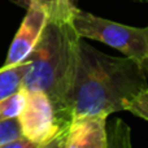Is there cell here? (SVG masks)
Returning <instances> with one entry per match:
<instances>
[{"label": "cell", "instance_id": "1", "mask_svg": "<svg viewBox=\"0 0 148 148\" xmlns=\"http://www.w3.org/2000/svg\"><path fill=\"white\" fill-rule=\"evenodd\" d=\"M147 87L140 62L127 56H109L81 40L72 90V118L125 110L126 104Z\"/></svg>", "mask_w": 148, "mask_h": 148}, {"label": "cell", "instance_id": "2", "mask_svg": "<svg viewBox=\"0 0 148 148\" xmlns=\"http://www.w3.org/2000/svg\"><path fill=\"white\" fill-rule=\"evenodd\" d=\"M82 38L72 21L48 20L36 46L27 56L29 69L22 90H39L49 97L56 112L61 138L72 120V90L75 79Z\"/></svg>", "mask_w": 148, "mask_h": 148}, {"label": "cell", "instance_id": "3", "mask_svg": "<svg viewBox=\"0 0 148 148\" xmlns=\"http://www.w3.org/2000/svg\"><path fill=\"white\" fill-rule=\"evenodd\" d=\"M73 25L82 39L101 42L142 62L148 57V26L134 27L75 8Z\"/></svg>", "mask_w": 148, "mask_h": 148}, {"label": "cell", "instance_id": "4", "mask_svg": "<svg viewBox=\"0 0 148 148\" xmlns=\"http://www.w3.org/2000/svg\"><path fill=\"white\" fill-rule=\"evenodd\" d=\"M22 91L25 103L17 116L21 134L38 148H51L60 136V126L51 100L39 90Z\"/></svg>", "mask_w": 148, "mask_h": 148}, {"label": "cell", "instance_id": "5", "mask_svg": "<svg viewBox=\"0 0 148 148\" xmlns=\"http://www.w3.org/2000/svg\"><path fill=\"white\" fill-rule=\"evenodd\" d=\"M105 114L78 116L55 143V148H108Z\"/></svg>", "mask_w": 148, "mask_h": 148}, {"label": "cell", "instance_id": "6", "mask_svg": "<svg viewBox=\"0 0 148 148\" xmlns=\"http://www.w3.org/2000/svg\"><path fill=\"white\" fill-rule=\"evenodd\" d=\"M26 16L23 17L18 31L16 33L7 59L3 66H12L25 61L36 46L40 38L43 29L46 26L48 17L46 12L36 4H29L26 8Z\"/></svg>", "mask_w": 148, "mask_h": 148}, {"label": "cell", "instance_id": "7", "mask_svg": "<svg viewBox=\"0 0 148 148\" xmlns=\"http://www.w3.org/2000/svg\"><path fill=\"white\" fill-rule=\"evenodd\" d=\"M18 5L27 8L29 4H36L46 12L51 21H72L75 5L72 0H14Z\"/></svg>", "mask_w": 148, "mask_h": 148}, {"label": "cell", "instance_id": "8", "mask_svg": "<svg viewBox=\"0 0 148 148\" xmlns=\"http://www.w3.org/2000/svg\"><path fill=\"white\" fill-rule=\"evenodd\" d=\"M29 65V60H25L17 65L0 68V101L21 88V83Z\"/></svg>", "mask_w": 148, "mask_h": 148}, {"label": "cell", "instance_id": "9", "mask_svg": "<svg viewBox=\"0 0 148 148\" xmlns=\"http://www.w3.org/2000/svg\"><path fill=\"white\" fill-rule=\"evenodd\" d=\"M23 103H25V95L21 88L17 92L3 99L0 101V121L17 117L23 107Z\"/></svg>", "mask_w": 148, "mask_h": 148}, {"label": "cell", "instance_id": "10", "mask_svg": "<svg viewBox=\"0 0 148 148\" xmlns=\"http://www.w3.org/2000/svg\"><path fill=\"white\" fill-rule=\"evenodd\" d=\"M112 131L107 130V142L108 147L112 146H131L130 142V130H129L127 125L122 121L117 120L114 122V125L110 126Z\"/></svg>", "mask_w": 148, "mask_h": 148}, {"label": "cell", "instance_id": "11", "mask_svg": "<svg viewBox=\"0 0 148 148\" xmlns=\"http://www.w3.org/2000/svg\"><path fill=\"white\" fill-rule=\"evenodd\" d=\"M21 129L17 117L0 121V148H3L8 142L21 136Z\"/></svg>", "mask_w": 148, "mask_h": 148}, {"label": "cell", "instance_id": "12", "mask_svg": "<svg viewBox=\"0 0 148 148\" xmlns=\"http://www.w3.org/2000/svg\"><path fill=\"white\" fill-rule=\"evenodd\" d=\"M125 110H129L136 117L148 121V87L142 92H139L131 101L126 104Z\"/></svg>", "mask_w": 148, "mask_h": 148}, {"label": "cell", "instance_id": "13", "mask_svg": "<svg viewBox=\"0 0 148 148\" xmlns=\"http://www.w3.org/2000/svg\"><path fill=\"white\" fill-rule=\"evenodd\" d=\"M3 148H38L31 140H29L25 136H18V138L13 139V140L8 142Z\"/></svg>", "mask_w": 148, "mask_h": 148}, {"label": "cell", "instance_id": "14", "mask_svg": "<svg viewBox=\"0 0 148 148\" xmlns=\"http://www.w3.org/2000/svg\"><path fill=\"white\" fill-rule=\"evenodd\" d=\"M140 65H142V69H143V72L146 73V75L148 77V57H147V59H144L143 61L140 62Z\"/></svg>", "mask_w": 148, "mask_h": 148}, {"label": "cell", "instance_id": "15", "mask_svg": "<svg viewBox=\"0 0 148 148\" xmlns=\"http://www.w3.org/2000/svg\"><path fill=\"white\" fill-rule=\"evenodd\" d=\"M138 1H140V3H147V4H148V0H138Z\"/></svg>", "mask_w": 148, "mask_h": 148}]
</instances>
